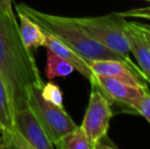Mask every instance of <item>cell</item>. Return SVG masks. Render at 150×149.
Returning <instances> with one entry per match:
<instances>
[{
	"label": "cell",
	"mask_w": 150,
	"mask_h": 149,
	"mask_svg": "<svg viewBox=\"0 0 150 149\" xmlns=\"http://www.w3.org/2000/svg\"><path fill=\"white\" fill-rule=\"evenodd\" d=\"M0 78L7 90L13 112L28 105V89L44 82L31 49L25 45L13 14L0 9Z\"/></svg>",
	"instance_id": "6da1fadb"
},
{
	"label": "cell",
	"mask_w": 150,
	"mask_h": 149,
	"mask_svg": "<svg viewBox=\"0 0 150 149\" xmlns=\"http://www.w3.org/2000/svg\"><path fill=\"white\" fill-rule=\"evenodd\" d=\"M16 8L18 12L27 16L44 32L57 38L87 61L97 59H117L130 66L120 54L105 47L100 42L91 37L74 20V18H65L42 12L24 3L16 4Z\"/></svg>",
	"instance_id": "7a4b0ae2"
},
{
	"label": "cell",
	"mask_w": 150,
	"mask_h": 149,
	"mask_svg": "<svg viewBox=\"0 0 150 149\" xmlns=\"http://www.w3.org/2000/svg\"><path fill=\"white\" fill-rule=\"evenodd\" d=\"M122 16L117 12H110L102 16L93 18H74V20L95 40L105 47L120 54L131 68L144 76L138 66L131 59L128 40L122 31ZM145 77V76H144Z\"/></svg>",
	"instance_id": "3957f363"
},
{
	"label": "cell",
	"mask_w": 150,
	"mask_h": 149,
	"mask_svg": "<svg viewBox=\"0 0 150 149\" xmlns=\"http://www.w3.org/2000/svg\"><path fill=\"white\" fill-rule=\"evenodd\" d=\"M42 87L43 86L33 85L29 88L28 105L35 113L36 117L56 148L60 140L73 131L77 125L64 108L46 101L42 97Z\"/></svg>",
	"instance_id": "277c9868"
},
{
	"label": "cell",
	"mask_w": 150,
	"mask_h": 149,
	"mask_svg": "<svg viewBox=\"0 0 150 149\" xmlns=\"http://www.w3.org/2000/svg\"><path fill=\"white\" fill-rule=\"evenodd\" d=\"M91 85L96 87L109 101L110 106H117L120 112L138 114L137 107L142 96L149 90L128 85L107 76L94 75Z\"/></svg>",
	"instance_id": "5b68a950"
},
{
	"label": "cell",
	"mask_w": 150,
	"mask_h": 149,
	"mask_svg": "<svg viewBox=\"0 0 150 149\" xmlns=\"http://www.w3.org/2000/svg\"><path fill=\"white\" fill-rule=\"evenodd\" d=\"M112 115L113 112L109 101L96 87L92 86L89 103L81 127L89 138L93 149L101 138L107 135Z\"/></svg>",
	"instance_id": "8992f818"
},
{
	"label": "cell",
	"mask_w": 150,
	"mask_h": 149,
	"mask_svg": "<svg viewBox=\"0 0 150 149\" xmlns=\"http://www.w3.org/2000/svg\"><path fill=\"white\" fill-rule=\"evenodd\" d=\"M122 31L128 40L130 52L134 54L138 66L150 85V26L122 18Z\"/></svg>",
	"instance_id": "52a82bcc"
},
{
	"label": "cell",
	"mask_w": 150,
	"mask_h": 149,
	"mask_svg": "<svg viewBox=\"0 0 150 149\" xmlns=\"http://www.w3.org/2000/svg\"><path fill=\"white\" fill-rule=\"evenodd\" d=\"M13 127L34 149H53L54 144L29 105L13 112Z\"/></svg>",
	"instance_id": "ba28073f"
},
{
	"label": "cell",
	"mask_w": 150,
	"mask_h": 149,
	"mask_svg": "<svg viewBox=\"0 0 150 149\" xmlns=\"http://www.w3.org/2000/svg\"><path fill=\"white\" fill-rule=\"evenodd\" d=\"M88 64L94 75L107 76L128 85L148 90L146 79L126 62L117 59H97L90 60Z\"/></svg>",
	"instance_id": "9c48e42d"
},
{
	"label": "cell",
	"mask_w": 150,
	"mask_h": 149,
	"mask_svg": "<svg viewBox=\"0 0 150 149\" xmlns=\"http://www.w3.org/2000/svg\"><path fill=\"white\" fill-rule=\"evenodd\" d=\"M44 47H46L48 50H51L56 55H58L62 59L69 62L74 66L75 71H78L90 83L92 82L93 78H94V74L91 71L90 66L87 60H85L83 57H81L75 51H73L69 46H67L64 43H62L60 40H58L57 38L53 37L52 35L45 32V44H44Z\"/></svg>",
	"instance_id": "30bf717a"
},
{
	"label": "cell",
	"mask_w": 150,
	"mask_h": 149,
	"mask_svg": "<svg viewBox=\"0 0 150 149\" xmlns=\"http://www.w3.org/2000/svg\"><path fill=\"white\" fill-rule=\"evenodd\" d=\"M20 18V32L25 45L29 49H37L45 44V32L25 14L18 12Z\"/></svg>",
	"instance_id": "8fae6325"
},
{
	"label": "cell",
	"mask_w": 150,
	"mask_h": 149,
	"mask_svg": "<svg viewBox=\"0 0 150 149\" xmlns=\"http://www.w3.org/2000/svg\"><path fill=\"white\" fill-rule=\"evenodd\" d=\"M75 71L74 66L67 60L56 55L51 50L47 49V62L45 66V75L49 80L54 78H67Z\"/></svg>",
	"instance_id": "7c38bea8"
},
{
	"label": "cell",
	"mask_w": 150,
	"mask_h": 149,
	"mask_svg": "<svg viewBox=\"0 0 150 149\" xmlns=\"http://www.w3.org/2000/svg\"><path fill=\"white\" fill-rule=\"evenodd\" d=\"M13 128V109L6 87L0 78V132H9Z\"/></svg>",
	"instance_id": "4fadbf2b"
},
{
	"label": "cell",
	"mask_w": 150,
	"mask_h": 149,
	"mask_svg": "<svg viewBox=\"0 0 150 149\" xmlns=\"http://www.w3.org/2000/svg\"><path fill=\"white\" fill-rule=\"evenodd\" d=\"M58 149H93L89 138L81 126H77L73 131L64 136L57 144Z\"/></svg>",
	"instance_id": "5bb4252c"
},
{
	"label": "cell",
	"mask_w": 150,
	"mask_h": 149,
	"mask_svg": "<svg viewBox=\"0 0 150 149\" xmlns=\"http://www.w3.org/2000/svg\"><path fill=\"white\" fill-rule=\"evenodd\" d=\"M41 95L46 101H49L55 105L63 107L62 92H61L59 86L56 85L55 83L49 82L47 84H44L43 87L41 88Z\"/></svg>",
	"instance_id": "9a60e30c"
},
{
	"label": "cell",
	"mask_w": 150,
	"mask_h": 149,
	"mask_svg": "<svg viewBox=\"0 0 150 149\" xmlns=\"http://www.w3.org/2000/svg\"><path fill=\"white\" fill-rule=\"evenodd\" d=\"M119 16H122L125 18H146L150 20V6L146 7H139V8H133L130 10H125V11H117Z\"/></svg>",
	"instance_id": "2e32d148"
},
{
	"label": "cell",
	"mask_w": 150,
	"mask_h": 149,
	"mask_svg": "<svg viewBox=\"0 0 150 149\" xmlns=\"http://www.w3.org/2000/svg\"><path fill=\"white\" fill-rule=\"evenodd\" d=\"M137 112L138 114L144 117L150 124V93L147 92L142 96L140 102L137 107Z\"/></svg>",
	"instance_id": "e0dca14e"
},
{
	"label": "cell",
	"mask_w": 150,
	"mask_h": 149,
	"mask_svg": "<svg viewBox=\"0 0 150 149\" xmlns=\"http://www.w3.org/2000/svg\"><path fill=\"white\" fill-rule=\"evenodd\" d=\"M102 148H117V145L112 143V141H110V139L108 138V135L104 136L103 138H101L97 144L95 145V149H102Z\"/></svg>",
	"instance_id": "ac0fdd59"
},
{
	"label": "cell",
	"mask_w": 150,
	"mask_h": 149,
	"mask_svg": "<svg viewBox=\"0 0 150 149\" xmlns=\"http://www.w3.org/2000/svg\"><path fill=\"white\" fill-rule=\"evenodd\" d=\"M11 3L12 0H0V9L6 14H13Z\"/></svg>",
	"instance_id": "d6986e66"
},
{
	"label": "cell",
	"mask_w": 150,
	"mask_h": 149,
	"mask_svg": "<svg viewBox=\"0 0 150 149\" xmlns=\"http://www.w3.org/2000/svg\"><path fill=\"white\" fill-rule=\"evenodd\" d=\"M146 1H149L150 2V0H146Z\"/></svg>",
	"instance_id": "ffe728a7"
}]
</instances>
